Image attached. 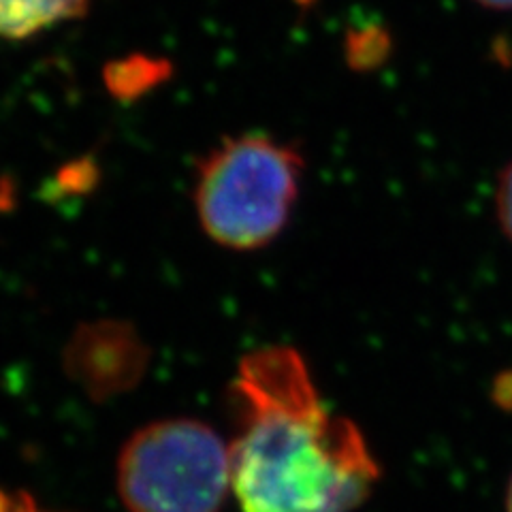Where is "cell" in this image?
<instances>
[{"mask_svg": "<svg viewBox=\"0 0 512 512\" xmlns=\"http://www.w3.org/2000/svg\"><path fill=\"white\" fill-rule=\"evenodd\" d=\"M231 393V483L242 512H352L367 500L378 463L359 427L327 408L295 348L248 352Z\"/></svg>", "mask_w": 512, "mask_h": 512, "instance_id": "1", "label": "cell"}, {"mask_svg": "<svg viewBox=\"0 0 512 512\" xmlns=\"http://www.w3.org/2000/svg\"><path fill=\"white\" fill-rule=\"evenodd\" d=\"M303 173L297 150L265 135L227 137L197 173L195 210L222 248L252 252L282 233Z\"/></svg>", "mask_w": 512, "mask_h": 512, "instance_id": "2", "label": "cell"}, {"mask_svg": "<svg viewBox=\"0 0 512 512\" xmlns=\"http://www.w3.org/2000/svg\"><path fill=\"white\" fill-rule=\"evenodd\" d=\"M116 478L128 512H222L233 495L229 440L186 416L150 423L126 440Z\"/></svg>", "mask_w": 512, "mask_h": 512, "instance_id": "3", "label": "cell"}, {"mask_svg": "<svg viewBox=\"0 0 512 512\" xmlns=\"http://www.w3.org/2000/svg\"><path fill=\"white\" fill-rule=\"evenodd\" d=\"M150 363V348L137 329L120 320L79 327L64 350L69 378L94 402L133 391Z\"/></svg>", "mask_w": 512, "mask_h": 512, "instance_id": "4", "label": "cell"}, {"mask_svg": "<svg viewBox=\"0 0 512 512\" xmlns=\"http://www.w3.org/2000/svg\"><path fill=\"white\" fill-rule=\"evenodd\" d=\"M90 0H0V37L20 41L67 20L84 18Z\"/></svg>", "mask_w": 512, "mask_h": 512, "instance_id": "5", "label": "cell"}, {"mask_svg": "<svg viewBox=\"0 0 512 512\" xmlns=\"http://www.w3.org/2000/svg\"><path fill=\"white\" fill-rule=\"evenodd\" d=\"M173 75V64L167 58L148 54H131L111 60L103 67V84L120 103H133L158 86L167 84Z\"/></svg>", "mask_w": 512, "mask_h": 512, "instance_id": "6", "label": "cell"}, {"mask_svg": "<svg viewBox=\"0 0 512 512\" xmlns=\"http://www.w3.org/2000/svg\"><path fill=\"white\" fill-rule=\"evenodd\" d=\"M391 54V35L384 28L370 24L348 30L344 56L352 71H374Z\"/></svg>", "mask_w": 512, "mask_h": 512, "instance_id": "7", "label": "cell"}, {"mask_svg": "<svg viewBox=\"0 0 512 512\" xmlns=\"http://www.w3.org/2000/svg\"><path fill=\"white\" fill-rule=\"evenodd\" d=\"M495 214L506 237L512 242V163L504 167L495 188Z\"/></svg>", "mask_w": 512, "mask_h": 512, "instance_id": "8", "label": "cell"}, {"mask_svg": "<svg viewBox=\"0 0 512 512\" xmlns=\"http://www.w3.org/2000/svg\"><path fill=\"white\" fill-rule=\"evenodd\" d=\"M0 512H50L32 500L24 491L0 489Z\"/></svg>", "mask_w": 512, "mask_h": 512, "instance_id": "9", "label": "cell"}, {"mask_svg": "<svg viewBox=\"0 0 512 512\" xmlns=\"http://www.w3.org/2000/svg\"><path fill=\"white\" fill-rule=\"evenodd\" d=\"M474 3L483 5L487 9H498V11H512V0H474Z\"/></svg>", "mask_w": 512, "mask_h": 512, "instance_id": "10", "label": "cell"}, {"mask_svg": "<svg viewBox=\"0 0 512 512\" xmlns=\"http://www.w3.org/2000/svg\"><path fill=\"white\" fill-rule=\"evenodd\" d=\"M506 512H512V478H510L508 489H506Z\"/></svg>", "mask_w": 512, "mask_h": 512, "instance_id": "11", "label": "cell"}, {"mask_svg": "<svg viewBox=\"0 0 512 512\" xmlns=\"http://www.w3.org/2000/svg\"><path fill=\"white\" fill-rule=\"evenodd\" d=\"M0 205H9V188L0 186Z\"/></svg>", "mask_w": 512, "mask_h": 512, "instance_id": "12", "label": "cell"}]
</instances>
